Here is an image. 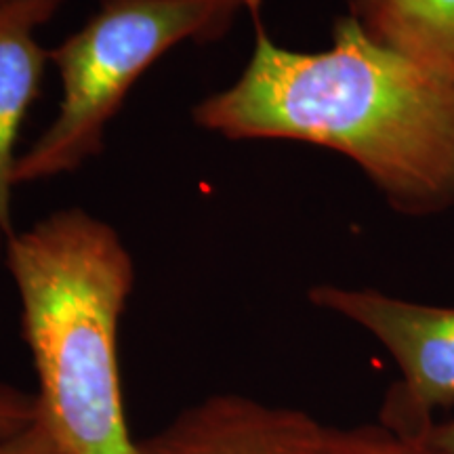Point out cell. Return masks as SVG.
I'll return each mask as SVG.
<instances>
[{"mask_svg":"<svg viewBox=\"0 0 454 454\" xmlns=\"http://www.w3.org/2000/svg\"><path fill=\"white\" fill-rule=\"evenodd\" d=\"M41 417L38 395L0 381V438L30 427Z\"/></svg>","mask_w":454,"mask_h":454,"instance_id":"cell-9","label":"cell"},{"mask_svg":"<svg viewBox=\"0 0 454 454\" xmlns=\"http://www.w3.org/2000/svg\"><path fill=\"white\" fill-rule=\"evenodd\" d=\"M261 0H99L81 30L49 51L61 99L53 122L17 156L13 184L81 168L104 150L107 124L133 84L184 43H217Z\"/></svg>","mask_w":454,"mask_h":454,"instance_id":"cell-3","label":"cell"},{"mask_svg":"<svg viewBox=\"0 0 454 454\" xmlns=\"http://www.w3.org/2000/svg\"><path fill=\"white\" fill-rule=\"evenodd\" d=\"M309 301L366 328L394 356L402 379L383 400V427L417 438L435 423V412L454 406V308L331 284L311 288Z\"/></svg>","mask_w":454,"mask_h":454,"instance_id":"cell-4","label":"cell"},{"mask_svg":"<svg viewBox=\"0 0 454 454\" xmlns=\"http://www.w3.org/2000/svg\"><path fill=\"white\" fill-rule=\"evenodd\" d=\"M227 139H293L351 158L391 207L408 215L454 204V81L366 36L351 15L333 47L297 53L257 26L240 78L194 107Z\"/></svg>","mask_w":454,"mask_h":454,"instance_id":"cell-1","label":"cell"},{"mask_svg":"<svg viewBox=\"0 0 454 454\" xmlns=\"http://www.w3.org/2000/svg\"><path fill=\"white\" fill-rule=\"evenodd\" d=\"M414 440H421L435 454H454V419H450V421H435Z\"/></svg>","mask_w":454,"mask_h":454,"instance_id":"cell-11","label":"cell"},{"mask_svg":"<svg viewBox=\"0 0 454 454\" xmlns=\"http://www.w3.org/2000/svg\"><path fill=\"white\" fill-rule=\"evenodd\" d=\"M66 0H0V261L9 238L15 145L21 124L41 95L49 51L41 47L36 30L61 9Z\"/></svg>","mask_w":454,"mask_h":454,"instance_id":"cell-6","label":"cell"},{"mask_svg":"<svg viewBox=\"0 0 454 454\" xmlns=\"http://www.w3.org/2000/svg\"><path fill=\"white\" fill-rule=\"evenodd\" d=\"M325 425L293 408L213 395L137 442V454H316Z\"/></svg>","mask_w":454,"mask_h":454,"instance_id":"cell-5","label":"cell"},{"mask_svg":"<svg viewBox=\"0 0 454 454\" xmlns=\"http://www.w3.org/2000/svg\"><path fill=\"white\" fill-rule=\"evenodd\" d=\"M371 41L454 81V0H349Z\"/></svg>","mask_w":454,"mask_h":454,"instance_id":"cell-7","label":"cell"},{"mask_svg":"<svg viewBox=\"0 0 454 454\" xmlns=\"http://www.w3.org/2000/svg\"><path fill=\"white\" fill-rule=\"evenodd\" d=\"M0 454H67L41 417L30 427L0 438Z\"/></svg>","mask_w":454,"mask_h":454,"instance_id":"cell-10","label":"cell"},{"mask_svg":"<svg viewBox=\"0 0 454 454\" xmlns=\"http://www.w3.org/2000/svg\"><path fill=\"white\" fill-rule=\"evenodd\" d=\"M4 263L38 377L41 419L67 454H137L122 406L118 325L135 282L116 230L57 211L15 231Z\"/></svg>","mask_w":454,"mask_h":454,"instance_id":"cell-2","label":"cell"},{"mask_svg":"<svg viewBox=\"0 0 454 454\" xmlns=\"http://www.w3.org/2000/svg\"><path fill=\"white\" fill-rule=\"evenodd\" d=\"M316 454H435L421 440L402 438L387 427L362 425L354 429L325 427Z\"/></svg>","mask_w":454,"mask_h":454,"instance_id":"cell-8","label":"cell"}]
</instances>
